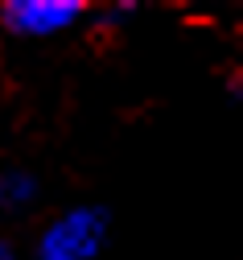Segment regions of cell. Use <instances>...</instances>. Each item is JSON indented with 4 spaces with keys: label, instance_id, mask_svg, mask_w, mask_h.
I'll list each match as a JSON object with an SVG mask.
<instances>
[{
    "label": "cell",
    "instance_id": "6da1fadb",
    "mask_svg": "<svg viewBox=\"0 0 243 260\" xmlns=\"http://www.w3.org/2000/svg\"><path fill=\"white\" fill-rule=\"evenodd\" d=\"M103 240H108V215L83 207L50 223V232L42 236V260H91Z\"/></svg>",
    "mask_w": 243,
    "mask_h": 260
},
{
    "label": "cell",
    "instance_id": "7a4b0ae2",
    "mask_svg": "<svg viewBox=\"0 0 243 260\" xmlns=\"http://www.w3.org/2000/svg\"><path fill=\"white\" fill-rule=\"evenodd\" d=\"M83 17V5H54V0H17V5L0 9V25L25 38H46L58 29L75 25Z\"/></svg>",
    "mask_w": 243,
    "mask_h": 260
},
{
    "label": "cell",
    "instance_id": "3957f363",
    "mask_svg": "<svg viewBox=\"0 0 243 260\" xmlns=\"http://www.w3.org/2000/svg\"><path fill=\"white\" fill-rule=\"evenodd\" d=\"M0 260H13V252H9V248H5V244H0Z\"/></svg>",
    "mask_w": 243,
    "mask_h": 260
}]
</instances>
